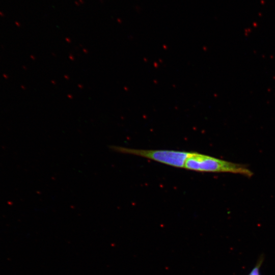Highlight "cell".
<instances>
[{"label": "cell", "mask_w": 275, "mask_h": 275, "mask_svg": "<svg viewBox=\"0 0 275 275\" xmlns=\"http://www.w3.org/2000/svg\"><path fill=\"white\" fill-rule=\"evenodd\" d=\"M113 150L124 154L144 157L172 167L184 168L185 161L191 152L170 150H144L112 146Z\"/></svg>", "instance_id": "obj_2"}, {"label": "cell", "mask_w": 275, "mask_h": 275, "mask_svg": "<svg viewBox=\"0 0 275 275\" xmlns=\"http://www.w3.org/2000/svg\"><path fill=\"white\" fill-rule=\"evenodd\" d=\"M184 168L202 172L231 173L248 177L253 175V173L245 165L197 152L191 153L185 161Z\"/></svg>", "instance_id": "obj_1"}, {"label": "cell", "mask_w": 275, "mask_h": 275, "mask_svg": "<svg viewBox=\"0 0 275 275\" xmlns=\"http://www.w3.org/2000/svg\"><path fill=\"white\" fill-rule=\"evenodd\" d=\"M262 263V259L259 260L256 266L253 268L249 275H261L260 268Z\"/></svg>", "instance_id": "obj_3"}]
</instances>
